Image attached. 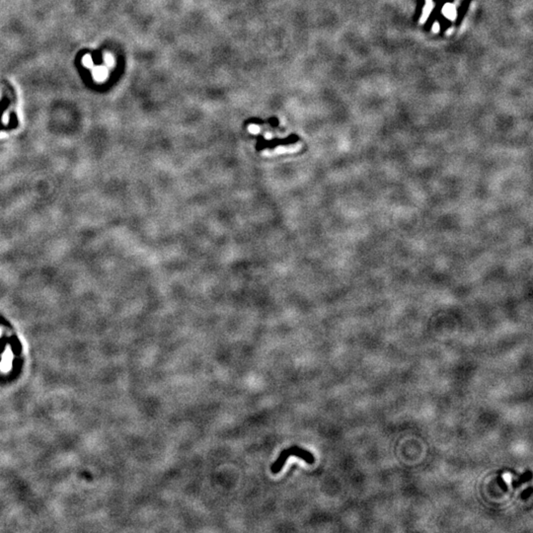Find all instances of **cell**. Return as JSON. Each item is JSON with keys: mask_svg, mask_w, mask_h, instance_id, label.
<instances>
[{"mask_svg": "<svg viewBox=\"0 0 533 533\" xmlns=\"http://www.w3.org/2000/svg\"><path fill=\"white\" fill-rule=\"evenodd\" d=\"M15 334H10L4 330V335L0 334V372H8L16 364H19V359L22 357L21 346Z\"/></svg>", "mask_w": 533, "mask_h": 533, "instance_id": "cell-1", "label": "cell"}, {"mask_svg": "<svg viewBox=\"0 0 533 533\" xmlns=\"http://www.w3.org/2000/svg\"><path fill=\"white\" fill-rule=\"evenodd\" d=\"M291 456L298 457V458L303 459V460L305 461L308 464H312L315 461L312 453H310L309 451H307L305 449H300L299 447L293 446V447H291L290 449H285V450H282L280 452L278 459L276 460V462L271 467L272 473L273 474H278V473L280 472L281 469L283 468L287 460Z\"/></svg>", "mask_w": 533, "mask_h": 533, "instance_id": "cell-2", "label": "cell"}]
</instances>
